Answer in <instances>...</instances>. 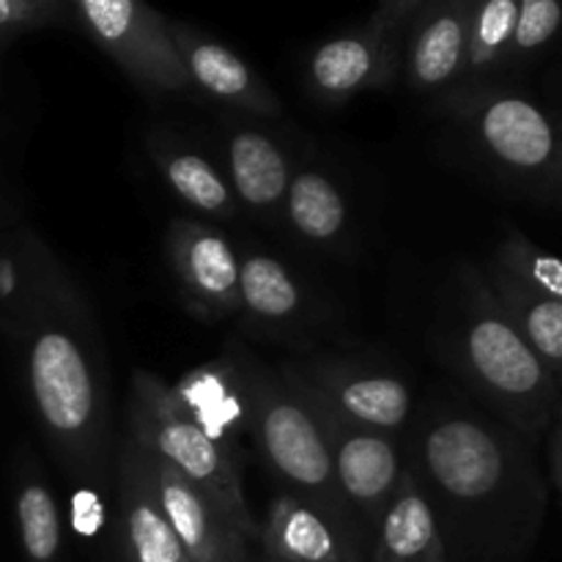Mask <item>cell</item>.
I'll list each match as a JSON object with an SVG mask.
<instances>
[{"label":"cell","mask_w":562,"mask_h":562,"mask_svg":"<svg viewBox=\"0 0 562 562\" xmlns=\"http://www.w3.org/2000/svg\"><path fill=\"white\" fill-rule=\"evenodd\" d=\"M20 291V269L9 256H0V302H9Z\"/></svg>","instance_id":"30"},{"label":"cell","mask_w":562,"mask_h":562,"mask_svg":"<svg viewBox=\"0 0 562 562\" xmlns=\"http://www.w3.org/2000/svg\"><path fill=\"white\" fill-rule=\"evenodd\" d=\"M168 258L192 311L209 322L239 311L241 258L223 234L176 220L168 228Z\"/></svg>","instance_id":"11"},{"label":"cell","mask_w":562,"mask_h":562,"mask_svg":"<svg viewBox=\"0 0 562 562\" xmlns=\"http://www.w3.org/2000/svg\"><path fill=\"white\" fill-rule=\"evenodd\" d=\"M417 459L420 472H412L434 514L456 521L470 552L486 562L530 554L547 516L530 442L494 417L445 412L423 428Z\"/></svg>","instance_id":"1"},{"label":"cell","mask_w":562,"mask_h":562,"mask_svg":"<svg viewBox=\"0 0 562 562\" xmlns=\"http://www.w3.org/2000/svg\"><path fill=\"white\" fill-rule=\"evenodd\" d=\"M173 390L198 426L241 459V434L250 431L247 368L236 366L234 360L209 362L187 373Z\"/></svg>","instance_id":"17"},{"label":"cell","mask_w":562,"mask_h":562,"mask_svg":"<svg viewBox=\"0 0 562 562\" xmlns=\"http://www.w3.org/2000/svg\"><path fill=\"white\" fill-rule=\"evenodd\" d=\"M558 206H560V209H562V198H560V201H558Z\"/></svg>","instance_id":"32"},{"label":"cell","mask_w":562,"mask_h":562,"mask_svg":"<svg viewBox=\"0 0 562 562\" xmlns=\"http://www.w3.org/2000/svg\"><path fill=\"white\" fill-rule=\"evenodd\" d=\"M305 307L302 289L280 258L247 252L239 267V311L267 327L294 322Z\"/></svg>","instance_id":"22"},{"label":"cell","mask_w":562,"mask_h":562,"mask_svg":"<svg viewBox=\"0 0 562 562\" xmlns=\"http://www.w3.org/2000/svg\"><path fill=\"white\" fill-rule=\"evenodd\" d=\"M27 384L38 420L71 475H102L110 431L108 373L75 289L60 300V316L47 318L33 333Z\"/></svg>","instance_id":"2"},{"label":"cell","mask_w":562,"mask_h":562,"mask_svg":"<svg viewBox=\"0 0 562 562\" xmlns=\"http://www.w3.org/2000/svg\"><path fill=\"white\" fill-rule=\"evenodd\" d=\"M562 27V3L560 0H519V20H516L514 38H510L508 60L525 64L536 58L552 44Z\"/></svg>","instance_id":"27"},{"label":"cell","mask_w":562,"mask_h":562,"mask_svg":"<svg viewBox=\"0 0 562 562\" xmlns=\"http://www.w3.org/2000/svg\"><path fill=\"white\" fill-rule=\"evenodd\" d=\"M170 33H173L187 77H190V88L195 86L217 102L247 110V113L267 115V119L283 113V104L274 97L272 88L225 44L214 42L192 27L179 25V22H170Z\"/></svg>","instance_id":"14"},{"label":"cell","mask_w":562,"mask_h":562,"mask_svg":"<svg viewBox=\"0 0 562 562\" xmlns=\"http://www.w3.org/2000/svg\"><path fill=\"white\" fill-rule=\"evenodd\" d=\"M475 0L423 5L406 38V80L420 93H434L464 77L467 27Z\"/></svg>","instance_id":"15"},{"label":"cell","mask_w":562,"mask_h":562,"mask_svg":"<svg viewBox=\"0 0 562 562\" xmlns=\"http://www.w3.org/2000/svg\"><path fill=\"white\" fill-rule=\"evenodd\" d=\"M126 437L140 445L151 459L173 467L187 481L195 483L241 536L258 541L261 527L247 505L241 459L214 442L187 412L176 390L154 373L135 371L132 376Z\"/></svg>","instance_id":"5"},{"label":"cell","mask_w":562,"mask_h":562,"mask_svg":"<svg viewBox=\"0 0 562 562\" xmlns=\"http://www.w3.org/2000/svg\"><path fill=\"white\" fill-rule=\"evenodd\" d=\"M426 0H390L360 31L318 44L307 64V80L322 102L344 104L368 88L393 82L401 31L412 27Z\"/></svg>","instance_id":"8"},{"label":"cell","mask_w":562,"mask_h":562,"mask_svg":"<svg viewBox=\"0 0 562 562\" xmlns=\"http://www.w3.org/2000/svg\"><path fill=\"white\" fill-rule=\"evenodd\" d=\"M486 280L505 316L519 329L532 355L543 362L549 376L562 390V302L547 300V296L525 289L519 280L499 272L492 263H488Z\"/></svg>","instance_id":"20"},{"label":"cell","mask_w":562,"mask_h":562,"mask_svg":"<svg viewBox=\"0 0 562 562\" xmlns=\"http://www.w3.org/2000/svg\"><path fill=\"white\" fill-rule=\"evenodd\" d=\"M148 154L157 162L159 173L170 190L209 217H234L236 195L228 179L192 148L179 146L165 135L148 137Z\"/></svg>","instance_id":"21"},{"label":"cell","mask_w":562,"mask_h":562,"mask_svg":"<svg viewBox=\"0 0 562 562\" xmlns=\"http://www.w3.org/2000/svg\"><path fill=\"white\" fill-rule=\"evenodd\" d=\"M313 406H316L324 434H327L335 483H338L340 497H344L357 530L373 532L379 516L384 514V508L393 499L395 488H398L401 472H404L401 470L398 448H395L393 434L349 426V423L338 420V417L329 415L318 404Z\"/></svg>","instance_id":"9"},{"label":"cell","mask_w":562,"mask_h":562,"mask_svg":"<svg viewBox=\"0 0 562 562\" xmlns=\"http://www.w3.org/2000/svg\"><path fill=\"white\" fill-rule=\"evenodd\" d=\"M80 31L148 93H184L190 88L170 22L137 0H75Z\"/></svg>","instance_id":"7"},{"label":"cell","mask_w":562,"mask_h":562,"mask_svg":"<svg viewBox=\"0 0 562 562\" xmlns=\"http://www.w3.org/2000/svg\"><path fill=\"white\" fill-rule=\"evenodd\" d=\"M250 434L263 464L283 492L316 508L349 536L360 538L338 492L327 434L316 406L283 373L247 368Z\"/></svg>","instance_id":"4"},{"label":"cell","mask_w":562,"mask_h":562,"mask_svg":"<svg viewBox=\"0 0 562 562\" xmlns=\"http://www.w3.org/2000/svg\"><path fill=\"white\" fill-rule=\"evenodd\" d=\"M456 108L499 173L536 195L560 201L562 137L547 110L514 91H472Z\"/></svg>","instance_id":"6"},{"label":"cell","mask_w":562,"mask_h":562,"mask_svg":"<svg viewBox=\"0 0 562 562\" xmlns=\"http://www.w3.org/2000/svg\"><path fill=\"white\" fill-rule=\"evenodd\" d=\"M119 519L126 562H190L159 505L151 456L130 437L119 453Z\"/></svg>","instance_id":"13"},{"label":"cell","mask_w":562,"mask_h":562,"mask_svg":"<svg viewBox=\"0 0 562 562\" xmlns=\"http://www.w3.org/2000/svg\"><path fill=\"white\" fill-rule=\"evenodd\" d=\"M71 3L60 0H0V36L36 31L47 25H66Z\"/></svg>","instance_id":"28"},{"label":"cell","mask_w":562,"mask_h":562,"mask_svg":"<svg viewBox=\"0 0 562 562\" xmlns=\"http://www.w3.org/2000/svg\"><path fill=\"white\" fill-rule=\"evenodd\" d=\"M516 20H519V0L472 3L470 27H467L464 77L475 80L488 71L503 69L508 60Z\"/></svg>","instance_id":"24"},{"label":"cell","mask_w":562,"mask_h":562,"mask_svg":"<svg viewBox=\"0 0 562 562\" xmlns=\"http://www.w3.org/2000/svg\"><path fill=\"white\" fill-rule=\"evenodd\" d=\"M285 214L296 236L318 247L335 245L349 223L344 192L322 170H300L291 173L285 192Z\"/></svg>","instance_id":"23"},{"label":"cell","mask_w":562,"mask_h":562,"mask_svg":"<svg viewBox=\"0 0 562 562\" xmlns=\"http://www.w3.org/2000/svg\"><path fill=\"white\" fill-rule=\"evenodd\" d=\"M16 525L22 549L31 562H55L64 541V521L58 503L44 483H25L16 494Z\"/></svg>","instance_id":"25"},{"label":"cell","mask_w":562,"mask_h":562,"mask_svg":"<svg viewBox=\"0 0 562 562\" xmlns=\"http://www.w3.org/2000/svg\"><path fill=\"white\" fill-rule=\"evenodd\" d=\"M549 470H552V483L562 503V401L552 420V434H549Z\"/></svg>","instance_id":"29"},{"label":"cell","mask_w":562,"mask_h":562,"mask_svg":"<svg viewBox=\"0 0 562 562\" xmlns=\"http://www.w3.org/2000/svg\"><path fill=\"white\" fill-rule=\"evenodd\" d=\"M267 562H360V543L302 499L280 492L258 536Z\"/></svg>","instance_id":"16"},{"label":"cell","mask_w":562,"mask_h":562,"mask_svg":"<svg viewBox=\"0 0 562 562\" xmlns=\"http://www.w3.org/2000/svg\"><path fill=\"white\" fill-rule=\"evenodd\" d=\"M228 184L245 206L269 212L285 201L291 184V168L283 148L272 137L256 130H239L225 146Z\"/></svg>","instance_id":"19"},{"label":"cell","mask_w":562,"mask_h":562,"mask_svg":"<svg viewBox=\"0 0 562 562\" xmlns=\"http://www.w3.org/2000/svg\"><path fill=\"white\" fill-rule=\"evenodd\" d=\"M313 404L349 426L395 434L412 415V390L393 373L346 362H313L283 373Z\"/></svg>","instance_id":"10"},{"label":"cell","mask_w":562,"mask_h":562,"mask_svg":"<svg viewBox=\"0 0 562 562\" xmlns=\"http://www.w3.org/2000/svg\"><path fill=\"white\" fill-rule=\"evenodd\" d=\"M492 267L519 280L525 289L536 291L547 300L562 302V258L536 247L516 228H508L505 239L499 241Z\"/></svg>","instance_id":"26"},{"label":"cell","mask_w":562,"mask_h":562,"mask_svg":"<svg viewBox=\"0 0 562 562\" xmlns=\"http://www.w3.org/2000/svg\"><path fill=\"white\" fill-rule=\"evenodd\" d=\"M154 486L170 530L190 562H247L250 538L241 536L223 510L181 472L151 459Z\"/></svg>","instance_id":"12"},{"label":"cell","mask_w":562,"mask_h":562,"mask_svg":"<svg viewBox=\"0 0 562 562\" xmlns=\"http://www.w3.org/2000/svg\"><path fill=\"white\" fill-rule=\"evenodd\" d=\"M371 538L373 562H448L442 527L412 470L401 472L398 488Z\"/></svg>","instance_id":"18"},{"label":"cell","mask_w":562,"mask_h":562,"mask_svg":"<svg viewBox=\"0 0 562 562\" xmlns=\"http://www.w3.org/2000/svg\"><path fill=\"white\" fill-rule=\"evenodd\" d=\"M453 362L503 426L536 445L552 428L562 390L499 307L486 274L467 269Z\"/></svg>","instance_id":"3"},{"label":"cell","mask_w":562,"mask_h":562,"mask_svg":"<svg viewBox=\"0 0 562 562\" xmlns=\"http://www.w3.org/2000/svg\"><path fill=\"white\" fill-rule=\"evenodd\" d=\"M558 130H560V137H562V121L558 124Z\"/></svg>","instance_id":"31"}]
</instances>
